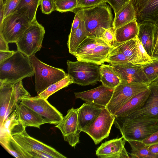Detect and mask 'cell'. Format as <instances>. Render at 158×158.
<instances>
[{
	"label": "cell",
	"instance_id": "1",
	"mask_svg": "<svg viewBox=\"0 0 158 158\" xmlns=\"http://www.w3.org/2000/svg\"><path fill=\"white\" fill-rule=\"evenodd\" d=\"M82 9L88 37L101 38L106 29L113 27L111 9L106 2Z\"/></svg>",
	"mask_w": 158,
	"mask_h": 158
},
{
	"label": "cell",
	"instance_id": "2",
	"mask_svg": "<svg viewBox=\"0 0 158 158\" xmlns=\"http://www.w3.org/2000/svg\"><path fill=\"white\" fill-rule=\"evenodd\" d=\"M30 58L17 50L9 58L0 64V81L14 83L34 75Z\"/></svg>",
	"mask_w": 158,
	"mask_h": 158
},
{
	"label": "cell",
	"instance_id": "3",
	"mask_svg": "<svg viewBox=\"0 0 158 158\" xmlns=\"http://www.w3.org/2000/svg\"><path fill=\"white\" fill-rule=\"evenodd\" d=\"M114 124L127 141H142L158 130V120L115 119Z\"/></svg>",
	"mask_w": 158,
	"mask_h": 158
},
{
	"label": "cell",
	"instance_id": "4",
	"mask_svg": "<svg viewBox=\"0 0 158 158\" xmlns=\"http://www.w3.org/2000/svg\"><path fill=\"white\" fill-rule=\"evenodd\" d=\"M29 57L34 71L35 90L38 95L68 75L62 69L48 65L39 60L35 55Z\"/></svg>",
	"mask_w": 158,
	"mask_h": 158
},
{
	"label": "cell",
	"instance_id": "5",
	"mask_svg": "<svg viewBox=\"0 0 158 158\" xmlns=\"http://www.w3.org/2000/svg\"><path fill=\"white\" fill-rule=\"evenodd\" d=\"M68 75L73 83L83 86L93 85L100 80V65L77 60L67 61Z\"/></svg>",
	"mask_w": 158,
	"mask_h": 158
},
{
	"label": "cell",
	"instance_id": "6",
	"mask_svg": "<svg viewBox=\"0 0 158 158\" xmlns=\"http://www.w3.org/2000/svg\"><path fill=\"white\" fill-rule=\"evenodd\" d=\"M45 33L44 27L35 19L15 43L18 50L30 57L40 51Z\"/></svg>",
	"mask_w": 158,
	"mask_h": 158
},
{
	"label": "cell",
	"instance_id": "7",
	"mask_svg": "<svg viewBox=\"0 0 158 158\" xmlns=\"http://www.w3.org/2000/svg\"><path fill=\"white\" fill-rule=\"evenodd\" d=\"M148 85L143 82H121L114 88L111 98L106 108L114 115L132 97L148 88Z\"/></svg>",
	"mask_w": 158,
	"mask_h": 158
},
{
	"label": "cell",
	"instance_id": "8",
	"mask_svg": "<svg viewBox=\"0 0 158 158\" xmlns=\"http://www.w3.org/2000/svg\"><path fill=\"white\" fill-rule=\"evenodd\" d=\"M30 23L23 15L14 11L4 18L0 25V35L8 43H15Z\"/></svg>",
	"mask_w": 158,
	"mask_h": 158
},
{
	"label": "cell",
	"instance_id": "9",
	"mask_svg": "<svg viewBox=\"0 0 158 158\" xmlns=\"http://www.w3.org/2000/svg\"><path fill=\"white\" fill-rule=\"evenodd\" d=\"M150 93L143 105L139 109L125 117L115 119L158 120V81L149 84Z\"/></svg>",
	"mask_w": 158,
	"mask_h": 158
},
{
	"label": "cell",
	"instance_id": "10",
	"mask_svg": "<svg viewBox=\"0 0 158 158\" xmlns=\"http://www.w3.org/2000/svg\"><path fill=\"white\" fill-rule=\"evenodd\" d=\"M21 102L46 119L48 123L56 125L62 119V114L47 99L39 96L23 98Z\"/></svg>",
	"mask_w": 158,
	"mask_h": 158
},
{
	"label": "cell",
	"instance_id": "11",
	"mask_svg": "<svg viewBox=\"0 0 158 158\" xmlns=\"http://www.w3.org/2000/svg\"><path fill=\"white\" fill-rule=\"evenodd\" d=\"M77 112V108L73 107L69 109L67 114L55 127L60 130L64 140L73 147L79 143L80 134L81 131L79 126Z\"/></svg>",
	"mask_w": 158,
	"mask_h": 158
},
{
	"label": "cell",
	"instance_id": "12",
	"mask_svg": "<svg viewBox=\"0 0 158 158\" xmlns=\"http://www.w3.org/2000/svg\"><path fill=\"white\" fill-rule=\"evenodd\" d=\"M115 119L106 108H103L98 116L89 127L87 134L95 144L108 137Z\"/></svg>",
	"mask_w": 158,
	"mask_h": 158
},
{
	"label": "cell",
	"instance_id": "13",
	"mask_svg": "<svg viewBox=\"0 0 158 158\" xmlns=\"http://www.w3.org/2000/svg\"><path fill=\"white\" fill-rule=\"evenodd\" d=\"M11 136L25 158H27L26 152L33 150L45 152L54 156L55 158H67L53 148L30 136L26 130Z\"/></svg>",
	"mask_w": 158,
	"mask_h": 158
},
{
	"label": "cell",
	"instance_id": "14",
	"mask_svg": "<svg viewBox=\"0 0 158 158\" xmlns=\"http://www.w3.org/2000/svg\"><path fill=\"white\" fill-rule=\"evenodd\" d=\"M114 89L102 85L89 90L74 92V94L77 99L80 98L86 103L105 108L110 100Z\"/></svg>",
	"mask_w": 158,
	"mask_h": 158
},
{
	"label": "cell",
	"instance_id": "15",
	"mask_svg": "<svg viewBox=\"0 0 158 158\" xmlns=\"http://www.w3.org/2000/svg\"><path fill=\"white\" fill-rule=\"evenodd\" d=\"M14 83H4L0 81V127L16 108V104L13 89Z\"/></svg>",
	"mask_w": 158,
	"mask_h": 158
},
{
	"label": "cell",
	"instance_id": "16",
	"mask_svg": "<svg viewBox=\"0 0 158 158\" xmlns=\"http://www.w3.org/2000/svg\"><path fill=\"white\" fill-rule=\"evenodd\" d=\"M126 141L122 136L106 141L97 149L96 155L99 158H129L125 148Z\"/></svg>",
	"mask_w": 158,
	"mask_h": 158
},
{
	"label": "cell",
	"instance_id": "17",
	"mask_svg": "<svg viewBox=\"0 0 158 158\" xmlns=\"http://www.w3.org/2000/svg\"><path fill=\"white\" fill-rule=\"evenodd\" d=\"M138 23L158 20V0H131Z\"/></svg>",
	"mask_w": 158,
	"mask_h": 158
},
{
	"label": "cell",
	"instance_id": "18",
	"mask_svg": "<svg viewBox=\"0 0 158 158\" xmlns=\"http://www.w3.org/2000/svg\"><path fill=\"white\" fill-rule=\"evenodd\" d=\"M142 65L129 63L125 64L111 65L120 78L121 82L146 83L141 69Z\"/></svg>",
	"mask_w": 158,
	"mask_h": 158
},
{
	"label": "cell",
	"instance_id": "19",
	"mask_svg": "<svg viewBox=\"0 0 158 158\" xmlns=\"http://www.w3.org/2000/svg\"><path fill=\"white\" fill-rule=\"evenodd\" d=\"M138 23L139 31L137 37L148 55L152 57L156 40V24L149 21Z\"/></svg>",
	"mask_w": 158,
	"mask_h": 158
},
{
	"label": "cell",
	"instance_id": "20",
	"mask_svg": "<svg viewBox=\"0 0 158 158\" xmlns=\"http://www.w3.org/2000/svg\"><path fill=\"white\" fill-rule=\"evenodd\" d=\"M15 110L18 120L26 127H31L40 128L41 125L48 123L46 119L21 102L16 104Z\"/></svg>",
	"mask_w": 158,
	"mask_h": 158
},
{
	"label": "cell",
	"instance_id": "21",
	"mask_svg": "<svg viewBox=\"0 0 158 158\" xmlns=\"http://www.w3.org/2000/svg\"><path fill=\"white\" fill-rule=\"evenodd\" d=\"M103 108L85 102L77 108L78 123L81 131L87 133L89 127Z\"/></svg>",
	"mask_w": 158,
	"mask_h": 158
},
{
	"label": "cell",
	"instance_id": "22",
	"mask_svg": "<svg viewBox=\"0 0 158 158\" xmlns=\"http://www.w3.org/2000/svg\"><path fill=\"white\" fill-rule=\"evenodd\" d=\"M150 93L148 88L132 97L116 112L114 114L115 118L127 117L139 109L144 104Z\"/></svg>",
	"mask_w": 158,
	"mask_h": 158
},
{
	"label": "cell",
	"instance_id": "23",
	"mask_svg": "<svg viewBox=\"0 0 158 158\" xmlns=\"http://www.w3.org/2000/svg\"><path fill=\"white\" fill-rule=\"evenodd\" d=\"M111 47L104 41L85 55L77 58V59L100 65L105 62Z\"/></svg>",
	"mask_w": 158,
	"mask_h": 158
},
{
	"label": "cell",
	"instance_id": "24",
	"mask_svg": "<svg viewBox=\"0 0 158 158\" xmlns=\"http://www.w3.org/2000/svg\"><path fill=\"white\" fill-rule=\"evenodd\" d=\"M115 14L113 26L115 30L136 20V14L131 0Z\"/></svg>",
	"mask_w": 158,
	"mask_h": 158
},
{
	"label": "cell",
	"instance_id": "25",
	"mask_svg": "<svg viewBox=\"0 0 158 158\" xmlns=\"http://www.w3.org/2000/svg\"><path fill=\"white\" fill-rule=\"evenodd\" d=\"M139 31L138 23L136 20L115 30L116 43H120L136 38Z\"/></svg>",
	"mask_w": 158,
	"mask_h": 158
},
{
	"label": "cell",
	"instance_id": "26",
	"mask_svg": "<svg viewBox=\"0 0 158 158\" xmlns=\"http://www.w3.org/2000/svg\"><path fill=\"white\" fill-rule=\"evenodd\" d=\"M85 23L83 20L71 35H69L67 45L69 52L73 55L81 43L88 37Z\"/></svg>",
	"mask_w": 158,
	"mask_h": 158
},
{
	"label": "cell",
	"instance_id": "27",
	"mask_svg": "<svg viewBox=\"0 0 158 158\" xmlns=\"http://www.w3.org/2000/svg\"><path fill=\"white\" fill-rule=\"evenodd\" d=\"M41 2V0H21L14 11L23 15L31 23L36 19V12Z\"/></svg>",
	"mask_w": 158,
	"mask_h": 158
},
{
	"label": "cell",
	"instance_id": "28",
	"mask_svg": "<svg viewBox=\"0 0 158 158\" xmlns=\"http://www.w3.org/2000/svg\"><path fill=\"white\" fill-rule=\"evenodd\" d=\"M100 80L102 85L114 88L121 82L119 77L111 65L102 64L100 66Z\"/></svg>",
	"mask_w": 158,
	"mask_h": 158
},
{
	"label": "cell",
	"instance_id": "29",
	"mask_svg": "<svg viewBox=\"0 0 158 158\" xmlns=\"http://www.w3.org/2000/svg\"><path fill=\"white\" fill-rule=\"evenodd\" d=\"M112 47L123 54L131 63L136 64V38L122 42L116 43Z\"/></svg>",
	"mask_w": 158,
	"mask_h": 158
},
{
	"label": "cell",
	"instance_id": "30",
	"mask_svg": "<svg viewBox=\"0 0 158 158\" xmlns=\"http://www.w3.org/2000/svg\"><path fill=\"white\" fill-rule=\"evenodd\" d=\"M131 148L130 154L131 157L144 158H158V156L152 153L148 149L149 145H147L142 141L135 140L127 141Z\"/></svg>",
	"mask_w": 158,
	"mask_h": 158
},
{
	"label": "cell",
	"instance_id": "31",
	"mask_svg": "<svg viewBox=\"0 0 158 158\" xmlns=\"http://www.w3.org/2000/svg\"><path fill=\"white\" fill-rule=\"evenodd\" d=\"M152 61L142 65L141 69L145 83L158 81V56L151 57Z\"/></svg>",
	"mask_w": 158,
	"mask_h": 158
},
{
	"label": "cell",
	"instance_id": "32",
	"mask_svg": "<svg viewBox=\"0 0 158 158\" xmlns=\"http://www.w3.org/2000/svg\"><path fill=\"white\" fill-rule=\"evenodd\" d=\"M0 127L3 128L11 136L22 132L26 128L18 120L15 109Z\"/></svg>",
	"mask_w": 158,
	"mask_h": 158
},
{
	"label": "cell",
	"instance_id": "33",
	"mask_svg": "<svg viewBox=\"0 0 158 158\" xmlns=\"http://www.w3.org/2000/svg\"><path fill=\"white\" fill-rule=\"evenodd\" d=\"M103 41L101 38L88 36L79 45L73 55L76 58L83 56Z\"/></svg>",
	"mask_w": 158,
	"mask_h": 158
},
{
	"label": "cell",
	"instance_id": "34",
	"mask_svg": "<svg viewBox=\"0 0 158 158\" xmlns=\"http://www.w3.org/2000/svg\"><path fill=\"white\" fill-rule=\"evenodd\" d=\"M71 78L68 75L60 81L53 84L38 95L40 97L47 99L52 95L60 90L73 83Z\"/></svg>",
	"mask_w": 158,
	"mask_h": 158
},
{
	"label": "cell",
	"instance_id": "35",
	"mask_svg": "<svg viewBox=\"0 0 158 158\" xmlns=\"http://www.w3.org/2000/svg\"><path fill=\"white\" fill-rule=\"evenodd\" d=\"M105 62L111 64H125L131 63L127 58L122 53L111 47Z\"/></svg>",
	"mask_w": 158,
	"mask_h": 158
},
{
	"label": "cell",
	"instance_id": "36",
	"mask_svg": "<svg viewBox=\"0 0 158 158\" xmlns=\"http://www.w3.org/2000/svg\"><path fill=\"white\" fill-rule=\"evenodd\" d=\"M56 10L61 13L71 11L75 13L77 9V0H54Z\"/></svg>",
	"mask_w": 158,
	"mask_h": 158
},
{
	"label": "cell",
	"instance_id": "37",
	"mask_svg": "<svg viewBox=\"0 0 158 158\" xmlns=\"http://www.w3.org/2000/svg\"><path fill=\"white\" fill-rule=\"evenodd\" d=\"M136 64L143 65L152 61L150 56L143 47L142 43L137 37L136 38Z\"/></svg>",
	"mask_w": 158,
	"mask_h": 158
},
{
	"label": "cell",
	"instance_id": "38",
	"mask_svg": "<svg viewBox=\"0 0 158 158\" xmlns=\"http://www.w3.org/2000/svg\"><path fill=\"white\" fill-rule=\"evenodd\" d=\"M13 89L17 104H19L23 98L31 96L29 93L23 87L22 80L14 84Z\"/></svg>",
	"mask_w": 158,
	"mask_h": 158
},
{
	"label": "cell",
	"instance_id": "39",
	"mask_svg": "<svg viewBox=\"0 0 158 158\" xmlns=\"http://www.w3.org/2000/svg\"><path fill=\"white\" fill-rule=\"evenodd\" d=\"M111 47L116 43L115 30L113 27L106 28L101 38Z\"/></svg>",
	"mask_w": 158,
	"mask_h": 158
},
{
	"label": "cell",
	"instance_id": "40",
	"mask_svg": "<svg viewBox=\"0 0 158 158\" xmlns=\"http://www.w3.org/2000/svg\"><path fill=\"white\" fill-rule=\"evenodd\" d=\"M40 9L42 13L49 15L56 9L54 0H41Z\"/></svg>",
	"mask_w": 158,
	"mask_h": 158
},
{
	"label": "cell",
	"instance_id": "41",
	"mask_svg": "<svg viewBox=\"0 0 158 158\" xmlns=\"http://www.w3.org/2000/svg\"><path fill=\"white\" fill-rule=\"evenodd\" d=\"M20 0H6L4 2V18L14 11Z\"/></svg>",
	"mask_w": 158,
	"mask_h": 158
},
{
	"label": "cell",
	"instance_id": "42",
	"mask_svg": "<svg viewBox=\"0 0 158 158\" xmlns=\"http://www.w3.org/2000/svg\"><path fill=\"white\" fill-rule=\"evenodd\" d=\"M75 16L72 24L70 33L72 35L78 27L80 23L83 20V14L82 8H78L74 13Z\"/></svg>",
	"mask_w": 158,
	"mask_h": 158
},
{
	"label": "cell",
	"instance_id": "43",
	"mask_svg": "<svg viewBox=\"0 0 158 158\" xmlns=\"http://www.w3.org/2000/svg\"><path fill=\"white\" fill-rule=\"evenodd\" d=\"M27 158H55V157L45 152L39 150H31L26 152Z\"/></svg>",
	"mask_w": 158,
	"mask_h": 158
},
{
	"label": "cell",
	"instance_id": "44",
	"mask_svg": "<svg viewBox=\"0 0 158 158\" xmlns=\"http://www.w3.org/2000/svg\"><path fill=\"white\" fill-rule=\"evenodd\" d=\"M105 2V0H77V7L83 8L97 5Z\"/></svg>",
	"mask_w": 158,
	"mask_h": 158
},
{
	"label": "cell",
	"instance_id": "45",
	"mask_svg": "<svg viewBox=\"0 0 158 158\" xmlns=\"http://www.w3.org/2000/svg\"><path fill=\"white\" fill-rule=\"evenodd\" d=\"M112 8L114 14L117 13L130 0H105Z\"/></svg>",
	"mask_w": 158,
	"mask_h": 158
},
{
	"label": "cell",
	"instance_id": "46",
	"mask_svg": "<svg viewBox=\"0 0 158 158\" xmlns=\"http://www.w3.org/2000/svg\"><path fill=\"white\" fill-rule=\"evenodd\" d=\"M142 141L145 144L150 145L158 143V130L145 139Z\"/></svg>",
	"mask_w": 158,
	"mask_h": 158
},
{
	"label": "cell",
	"instance_id": "47",
	"mask_svg": "<svg viewBox=\"0 0 158 158\" xmlns=\"http://www.w3.org/2000/svg\"><path fill=\"white\" fill-rule=\"evenodd\" d=\"M14 51H0V64L11 57L15 53Z\"/></svg>",
	"mask_w": 158,
	"mask_h": 158
},
{
	"label": "cell",
	"instance_id": "48",
	"mask_svg": "<svg viewBox=\"0 0 158 158\" xmlns=\"http://www.w3.org/2000/svg\"><path fill=\"white\" fill-rule=\"evenodd\" d=\"M156 37L152 56H158V20L156 23Z\"/></svg>",
	"mask_w": 158,
	"mask_h": 158
},
{
	"label": "cell",
	"instance_id": "49",
	"mask_svg": "<svg viewBox=\"0 0 158 158\" xmlns=\"http://www.w3.org/2000/svg\"><path fill=\"white\" fill-rule=\"evenodd\" d=\"M8 44L2 35H0V51H9Z\"/></svg>",
	"mask_w": 158,
	"mask_h": 158
},
{
	"label": "cell",
	"instance_id": "50",
	"mask_svg": "<svg viewBox=\"0 0 158 158\" xmlns=\"http://www.w3.org/2000/svg\"><path fill=\"white\" fill-rule=\"evenodd\" d=\"M148 148L152 153L158 156V143L149 145Z\"/></svg>",
	"mask_w": 158,
	"mask_h": 158
},
{
	"label": "cell",
	"instance_id": "51",
	"mask_svg": "<svg viewBox=\"0 0 158 158\" xmlns=\"http://www.w3.org/2000/svg\"><path fill=\"white\" fill-rule=\"evenodd\" d=\"M4 0H0V20L2 21L4 18Z\"/></svg>",
	"mask_w": 158,
	"mask_h": 158
},
{
	"label": "cell",
	"instance_id": "52",
	"mask_svg": "<svg viewBox=\"0 0 158 158\" xmlns=\"http://www.w3.org/2000/svg\"><path fill=\"white\" fill-rule=\"evenodd\" d=\"M6 0H4V2L6 1Z\"/></svg>",
	"mask_w": 158,
	"mask_h": 158
}]
</instances>
